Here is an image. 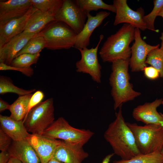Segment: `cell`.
I'll return each instance as SVG.
<instances>
[{"instance_id":"f546056e","label":"cell","mask_w":163,"mask_h":163,"mask_svg":"<svg viewBox=\"0 0 163 163\" xmlns=\"http://www.w3.org/2000/svg\"><path fill=\"white\" fill-rule=\"evenodd\" d=\"M153 3L154 7L152 11L147 15H144L143 19L147 29L158 32L159 30L155 29L154 22L163 6V0H155L153 1Z\"/></svg>"},{"instance_id":"f35d334b","label":"cell","mask_w":163,"mask_h":163,"mask_svg":"<svg viewBox=\"0 0 163 163\" xmlns=\"http://www.w3.org/2000/svg\"><path fill=\"white\" fill-rule=\"evenodd\" d=\"M47 163H64L61 161H59L55 158H51Z\"/></svg>"},{"instance_id":"52a82bcc","label":"cell","mask_w":163,"mask_h":163,"mask_svg":"<svg viewBox=\"0 0 163 163\" xmlns=\"http://www.w3.org/2000/svg\"><path fill=\"white\" fill-rule=\"evenodd\" d=\"M89 129H79L71 126L63 117H59L47 128L42 135L83 146L94 135Z\"/></svg>"},{"instance_id":"ab89813d","label":"cell","mask_w":163,"mask_h":163,"mask_svg":"<svg viewBox=\"0 0 163 163\" xmlns=\"http://www.w3.org/2000/svg\"><path fill=\"white\" fill-rule=\"evenodd\" d=\"M160 39L161 40V46L160 48L163 50V32L161 34V36L159 37Z\"/></svg>"},{"instance_id":"7c38bea8","label":"cell","mask_w":163,"mask_h":163,"mask_svg":"<svg viewBox=\"0 0 163 163\" xmlns=\"http://www.w3.org/2000/svg\"><path fill=\"white\" fill-rule=\"evenodd\" d=\"M40 158L41 163H47L62 140L43 135H33L27 139Z\"/></svg>"},{"instance_id":"ba28073f","label":"cell","mask_w":163,"mask_h":163,"mask_svg":"<svg viewBox=\"0 0 163 163\" xmlns=\"http://www.w3.org/2000/svg\"><path fill=\"white\" fill-rule=\"evenodd\" d=\"M104 37L103 35H100L99 40L94 48L86 47L78 50L81 54V58L75 63L77 72L89 75L92 80L97 83H101V66L99 62L97 52Z\"/></svg>"},{"instance_id":"d4e9b609","label":"cell","mask_w":163,"mask_h":163,"mask_svg":"<svg viewBox=\"0 0 163 163\" xmlns=\"http://www.w3.org/2000/svg\"><path fill=\"white\" fill-rule=\"evenodd\" d=\"M35 89L26 90L15 86L9 78L4 76L0 77V94H4L8 93H13L19 96L31 94Z\"/></svg>"},{"instance_id":"e0dca14e","label":"cell","mask_w":163,"mask_h":163,"mask_svg":"<svg viewBox=\"0 0 163 163\" xmlns=\"http://www.w3.org/2000/svg\"><path fill=\"white\" fill-rule=\"evenodd\" d=\"M37 10L32 6L23 16L0 26V48L12 38L24 31L30 17Z\"/></svg>"},{"instance_id":"83f0119b","label":"cell","mask_w":163,"mask_h":163,"mask_svg":"<svg viewBox=\"0 0 163 163\" xmlns=\"http://www.w3.org/2000/svg\"><path fill=\"white\" fill-rule=\"evenodd\" d=\"M158 71L160 77L163 78V50L159 47L151 50L147 55L145 62Z\"/></svg>"},{"instance_id":"d6a6232c","label":"cell","mask_w":163,"mask_h":163,"mask_svg":"<svg viewBox=\"0 0 163 163\" xmlns=\"http://www.w3.org/2000/svg\"><path fill=\"white\" fill-rule=\"evenodd\" d=\"M44 97V93L40 90L37 91L33 94L30 100L27 114L33 107L41 102Z\"/></svg>"},{"instance_id":"74e56055","label":"cell","mask_w":163,"mask_h":163,"mask_svg":"<svg viewBox=\"0 0 163 163\" xmlns=\"http://www.w3.org/2000/svg\"><path fill=\"white\" fill-rule=\"evenodd\" d=\"M7 163H22V162L17 158L11 156L8 161Z\"/></svg>"},{"instance_id":"4316f807","label":"cell","mask_w":163,"mask_h":163,"mask_svg":"<svg viewBox=\"0 0 163 163\" xmlns=\"http://www.w3.org/2000/svg\"><path fill=\"white\" fill-rule=\"evenodd\" d=\"M33 6L43 12H51L55 15L61 8L64 0H30Z\"/></svg>"},{"instance_id":"7402d4cb","label":"cell","mask_w":163,"mask_h":163,"mask_svg":"<svg viewBox=\"0 0 163 163\" xmlns=\"http://www.w3.org/2000/svg\"><path fill=\"white\" fill-rule=\"evenodd\" d=\"M32 95L30 94L20 96L10 105L8 110L11 118L17 121L24 119L27 113L30 100Z\"/></svg>"},{"instance_id":"4dcf8cb0","label":"cell","mask_w":163,"mask_h":163,"mask_svg":"<svg viewBox=\"0 0 163 163\" xmlns=\"http://www.w3.org/2000/svg\"><path fill=\"white\" fill-rule=\"evenodd\" d=\"M0 70H13L19 71L28 77L31 76L34 74V70L31 67L28 68H23L15 67L8 65L3 62H0Z\"/></svg>"},{"instance_id":"1f68e13d","label":"cell","mask_w":163,"mask_h":163,"mask_svg":"<svg viewBox=\"0 0 163 163\" xmlns=\"http://www.w3.org/2000/svg\"><path fill=\"white\" fill-rule=\"evenodd\" d=\"M13 140L1 129H0V150L1 151H8Z\"/></svg>"},{"instance_id":"ffe728a7","label":"cell","mask_w":163,"mask_h":163,"mask_svg":"<svg viewBox=\"0 0 163 163\" xmlns=\"http://www.w3.org/2000/svg\"><path fill=\"white\" fill-rule=\"evenodd\" d=\"M11 156L22 163H41L40 158L27 139L13 141L8 150Z\"/></svg>"},{"instance_id":"b9f144b4","label":"cell","mask_w":163,"mask_h":163,"mask_svg":"<svg viewBox=\"0 0 163 163\" xmlns=\"http://www.w3.org/2000/svg\"><path fill=\"white\" fill-rule=\"evenodd\" d=\"M162 104L163 105V101L162 102ZM160 114H161V116L163 118V113H160Z\"/></svg>"},{"instance_id":"836d02e7","label":"cell","mask_w":163,"mask_h":163,"mask_svg":"<svg viewBox=\"0 0 163 163\" xmlns=\"http://www.w3.org/2000/svg\"><path fill=\"white\" fill-rule=\"evenodd\" d=\"M143 71L145 76L149 79L155 80L160 77L158 71L151 66L145 67Z\"/></svg>"},{"instance_id":"d6986e66","label":"cell","mask_w":163,"mask_h":163,"mask_svg":"<svg viewBox=\"0 0 163 163\" xmlns=\"http://www.w3.org/2000/svg\"><path fill=\"white\" fill-rule=\"evenodd\" d=\"M1 129L14 141L27 139L31 135L27 130L23 120L17 121L10 116L0 115Z\"/></svg>"},{"instance_id":"cb8c5ba5","label":"cell","mask_w":163,"mask_h":163,"mask_svg":"<svg viewBox=\"0 0 163 163\" xmlns=\"http://www.w3.org/2000/svg\"><path fill=\"white\" fill-rule=\"evenodd\" d=\"M113 163H163V156L160 152L140 154L129 159L115 160Z\"/></svg>"},{"instance_id":"8d00e7d4","label":"cell","mask_w":163,"mask_h":163,"mask_svg":"<svg viewBox=\"0 0 163 163\" xmlns=\"http://www.w3.org/2000/svg\"><path fill=\"white\" fill-rule=\"evenodd\" d=\"M114 154V153H112L107 155L104 158L101 163H109L111 158Z\"/></svg>"},{"instance_id":"4fadbf2b","label":"cell","mask_w":163,"mask_h":163,"mask_svg":"<svg viewBox=\"0 0 163 163\" xmlns=\"http://www.w3.org/2000/svg\"><path fill=\"white\" fill-rule=\"evenodd\" d=\"M30 0L0 2V26L24 15L32 7Z\"/></svg>"},{"instance_id":"30bf717a","label":"cell","mask_w":163,"mask_h":163,"mask_svg":"<svg viewBox=\"0 0 163 163\" xmlns=\"http://www.w3.org/2000/svg\"><path fill=\"white\" fill-rule=\"evenodd\" d=\"M113 5L116 9L114 26L124 23L141 30L147 29L143 20L145 11L143 8L140 7L134 11L128 5L126 0H114Z\"/></svg>"},{"instance_id":"484cf974","label":"cell","mask_w":163,"mask_h":163,"mask_svg":"<svg viewBox=\"0 0 163 163\" xmlns=\"http://www.w3.org/2000/svg\"><path fill=\"white\" fill-rule=\"evenodd\" d=\"M46 42L43 37L38 34L31 38L17 54V56L24 53L35 54L46 48Z\"/></svg>"},{"instance_id":"8fae6325","label":"cell","mask_w":163,"mask_h":163,"mask_svg":"<svg viewBox=\"0 0 163 163\" xmlns=\"http://www.w3.org/2000/svg\"><path fill=\"white\" fill-rule=\"evenodd\" d=\"M159 44L151 45L148 44L142 38L141 31L135 28L134 42L131 47V56L129 66L132 72L143 71L147 66L145 62L148 55L152 50L159 47Z\"/></svg>"},{"instance_id":"3957f363","label":"cell","mask_w":163,"mask_h":163,"mask_svg":"<svg viewBox=\"0 0 163 163\" xmlns=\"http://www.w3.org/2000/svg\"><path fill=\"white\" fill-rule=\"evenodd\" d=\"M135 30L131 25L124 24L115 34L107 37L99 52L103 62L112 63L117 60L129 59V45L134 40Z\"/></svg>"},{"instance_id":"5bb4252c","label":"cell","mask_w":163,"mask_h":163,"mask_svg":"<svg viewBox=\"0 0 163 163\" xmlns=\"http://www.w3.org/2000/svg\"><path fill=\"white\" fill-rule=\"evenodd\" d=\"M163 99H157L151 102L138 106L133 111L132 116L136 121L145 124L159 125L163 126V118L157 108L162 104Z\"/></svg>"},{"instance_id":"44dd1931","label":"cell","mask_w":163,"mask_h":163,"mask_svg":"<svg viewBox=\"0 0 163 163\" xmlns=\"http://www.w3.org/2000/svg\"><path fill=\"white\" fill-rule=\"evenodd\" d=\"M55 14L51 12H42L38 10L30 17L23 32L38 34L46 27L56 21Z\"/></svg>"},{"instance_id":"6da1fadb","label":"cell","mask_w":163,"mask_h":163,"mask_svg":"<svg viewBox=\"0 0 163 163\" xmlns=\"http://www.w3.org/2000/svg\"><path fill=\"white\" fill-rule=\"evenodd\" d=\"M116 118L104 134V137L111 146L114 153L122 159L128 160L141 153L133 134L125 121L121 107L115 113Z\"/></svg>"},{"instance_id":"9c48e42d","label":"cell","mask_w":163,"mask_h":163,"mask_svg":"<svg viewBox=\"0 0 163 163\" xmlns=\"http://www.w3.org/2000/svg\"><path fill=\"white\" fill-rule=\"evenodd\" d=\"M55 17L56 21L65 23L78 34L84 26L87 15L76 0H64L61 8Z\"/></svg>"},{"instance_id":"603a6c76","label":"cell","mask_w":163,"mask_h":163,"mask_svg":"<svg viewBox=\"0 0 163 163\" xmlns=\"http://www.w3.org/2000/svg\"><path fill=\"white\" fill-rule=\"evenodd\" d=\"M78 5L86 14L92 11L103 9L116 13V9L113 5L105 3L102 0H76Z\"/></svg>"},{"instance_id":"2e32d148","label":"cell","mask_w":163,"mask_h":163,"mask_svg":"<svg viewBox=\"0 0 163 163\" xmlns=\"http://www.w3.org/2000/svg\"><path fill=\"white\" fill-rule=\"evenodd\" d=\"M37 34L23 32L12 38L0 48V62L10 65L18 53L30 39Z\"/></svg>"},{"instance_id":"7a4b0ae2","label":"cell","mask_w":163,"mask_h":163,"mask_svg":"<svg viewBox=\"0 0 163 163\" xmlns=\"http://www.w3.org/2000/svg\"><path fill=\"white\" fill-rule=\"evenodd\" d=\"M129 59L117 60L112 62L109 81L115 110L124 103L134 100L141 94L140 92L134 90L129 82Z\"/></svg>"},{"instance_id":"7bdbcfd3","label":"cell","mask_w":163,"mask_h":163,"mask_svg":"<svg viewBox=\"0 0 163 163\" xmlns=\"http://www.w3.org/2000/svg\"><path fill=\"white\" fill-rule=\"evenodd\" d=\"M161 153L162 155L163 156V148L162 149V150L161 152Z\"/></svg>"},{"instance_id":"60d3db41","label":"cell","mask_w":163,"mask_h":163,"mask_svg":"<svg viewBox=\"0 0 163 163\" xmlns=\"http://www.w3.org/2000/svg\"><path fill=\"white\" fill-rule=\"evenodd\" d=\"M158 16H160L162 18H163V6L161 8V10H160Z\"/></svg>"},{"instance_id":"e575fe53","label":"cell","mask_w":163,"mask_h":163,"mask_svg":"<svg viewBox=\"0 0 163 163\" xmlns=\"http://www.w3.org/2000/svg\"><path fill=\"white\" fill-rule=\"evenodd\" d=\"M11 157L8 151H1L0 153V163H7Z\"/></svg>"},{"instance_id":"8992f818","label":"cell","mask_w":163,"mask_h":163,"mask_svg":"<svg viewBox=\"0 0 163 163\" xmlns=\"http://www.w3.org/2000/svg\"><path fill=\"white\" fill-rule=\"evenodd\" d=\"M53 98L42 101L33 107L23 120L27 132L33 135H42L55 121Z\"/></svg>"},{"instance_id":"f1b7e54d","label":"cell","mask_w":163,"mask_h":163,"mask_svg":"<svg viewBox=\"0 0 163 163\" xmlns=\"http://www.w3.org/2000/svg\"><path fill=\"white\" fill-rule=\"evenodd\" d=\"M40 53L35 54H21L15 57L10 66L21 68H30L31 65L37 63L40 56Z\"/></svg>"},{"instance_id":"ac0fdd59","label":"cell","mask_w":163,"mask_h":163,"mask_svg":"<svg viewBox=\"0 0 163 163\" xmlns=\"http://www.w3.org/2000/svg\"><path fill=\"white\" fill-rule=\"evenodd\" d=\"M110 14L109 12L106 11H99L95 16L90 13L87 14V21L82 31L77 35L74 47L78 50L87 47L89 45L90 38L93 31Z\"/></svg>"},{"instance_id":"9a60e30c","label":"cell","mask_w":163,"mask_h":163,"mask_svg":"<svg viewBox=\"0 0 163 163\" xmlns=\"http://www.w3.org/2000/svg\"><path fill=\"white\" fill-rule=\"evenodd\" d=\"M88 156L83 146L62 141L56 149L53 158L64 163H82Z\"/></svg>"},{"instance_id":"d590c367","label":"cell","mask_w":163,"mask_h":163,"mask_svg":"<svg viewBox=\"0 0 163 163\" xmlns=\"http://www.w3.org/2000/svg\"><path fill=\"white\" fill-rule=\"evenodd\" d=\"M10 105L7 102L1 98L0 99V112L6 110H8Z\"/></svg>"},{"instance_id":"5b68a950","label":"cell","mask_w":163,"mask_h":163,"mask_svg":"<svg viewBox=\"0 0 163 163\" xmlns=\"http://www.w3.org/2000/svg\"><path fill=\"white\" fill-rule=\"evenodd\" d=\"M43 37L46 49L52 50L68 49L74 47L77 34L62 22L55 21L38 34Z\"/></svg>"},{"instance_id":"277c9868","label":"cell","mask_w":163,"mask_h":163,"mask_svg":"<svg viewBox=\"0 0 163 163\" xmlns=\"http://www.w3.org/2000/svg\"><path fill=\"white\" fill-rule=\"evenodd\" d=\"M134 136L141 154L160 152L163 148V126L159 125H139L126 122Z\"/></svg>"}]
</instances>
